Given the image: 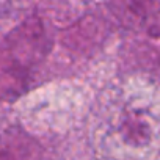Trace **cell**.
Masks as SVG:
<instances>
[{
  "mask_svg": "<svg viewBox=\"0 0 160 160\" xmlns=\"http://www.w3.org/2000/svg\"><path fill=\"white\" fill-rule=\"evenodd\" d=\"M113 133L127 148L146 149L154 140V118H149V113L138 108H124L113 121Z\"/></svg>",
  "mask_w": 160,
  "mask_h": 160,
  "instance_id": "obj_1",
  "label": "cell"
},
{
  "mask_svg": "<svg viewBox=\"0 0 160 160\" xmlns=\"http://www.w3.org/2000/svg\"><path fill=\"white\" fill-rule=\"evenodd\" d=\"M0 160H38L36 146L21 133H7L0 138Z\"/></svg>",
  "mask_w": 160,
  "mask_h": 160,
  "instance_id": "obj_2",
  "label": "cell"
}]
</instances>
